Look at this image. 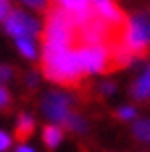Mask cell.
I'll use <instances>...</instances> for the list:
<instances>
[{"instance_id":"cell-1","label":"cell","mask_w":150,"mask_h":152,"mask_svg":"<svg viewBox=\"0 0 150 152\" xmlns=\"http://www.w3.org/2000/svg\"><path fill=\"white\" fill-rule=\"evenodd\" d=\"M42 70L56 84H78L84 76L76 46H42Z\"/></svg>"},{"instance_id":"cell-2","label":"cell","mask_w":150,"mask_h":152,"mask_svg":"<svg viewBox=\"0 0 150 152\" xmlns=\"http://www.w3.org/2000/svg\"><path fill=\"white\" fill-rule=\"evenodd\" d=\"M78 30L74 28L70 12L54 6L46 14L44 44L46 46H78Z\"/></svg>"},{"instance_id":"cell-3","label":"cell","mask_w":150,"mask_h":152,"mask_svg":"<svg viewBox=\"0 0 150 152\" xmlns=\"http://www.w3.org/2000/svg\"><path fill=\"white\" fill-rule=\"evenodd\" d=\"M120 40L134 54H144L150 48V16L140 12L124 20Z\"/></svg>"},{"instance_id":"cell-4","label":"cell","mask_w":150,"mask_h":152,"mask_svg":"<svg viewBox=\"0 0 150 152\" xmlns=\"http://www.w3.org/2000/svg\"><path fill=\"white\" fill-rule=\"evenodd\" d=\"M78 48V58L82 64L84 74H100V72H110V42L108 44H92V46H76Z\"/></svg>"},{"instance_id":"cell-5","label":"cell","mask_w":150,"mask_h":152,"mask_svg":"<svg viewBox=\"0 0 150 152\" xmlns=\"http://www.w3.org/2000/svg\"><path fill=\"white\" fill-rule=\"evenodd\" d=\"M118 30L112 24H108L104 18L94 16L86 26L78 30V46H92V44H108L116 38Z\"/></svg>"},{"instance_id":"cell-6","label":"cell","mask_w":150,"mask_h":152,"mask_svg":"<svg viewBox=\"0 0 150 152\" xmlns=\"http://www.w3.org/2000/svg\"><path fill=\"white\" fill-rule=\"evenodd\" d=\"M4 30L10 34L12 38H22V36H38L40 32V24H38L36 18H32L30 14L18 10V8H12V12L6 16L4 20Z\"/></svg>"},{"instance_id":"cell-7","label":"cell","mask_w":150,"mask_h":152,"mask_svg":"<svg viewBox=\"0 0 150 152\" xmlns=\"http://www.w3.org/2000/svg\"><path fill=\"white\" fill-rule=\"evenodd\" d=\"M70 106H72V98L62 92H48L42 102V110L52 124H62L66 120V116L70 114Z\"/></svg>"},{"instance_id":"cell-8","label":"cell","mask_w":150,"mask_h":152,"mask_svg":"<svg viewBox=\"0 0 150 152\" xmlns=\"http://www.w3.org/2000/svg\"><path fill=\"white\" fill-rule=\"evenodd\" d=\"M90 4L94 8V12H96L100 18H104L108 24H112L116 30L122 28V24H124L126 18L122 14V10L114 4V0H90Z\"/></svg>"},{"instance_id":"cell-9","label":"cell","mask_w":150,"mask_h":152,"mask_svg":"<svg viewBox=\"0 0 150 152\" xmlns=\"http://www.w3.org/2000/svg\"><path fill=\"white\" fill-rule=\"evenodd\" d=\"M34 132V118L30 114H20L18 116V122H16V130H14V136L18 142H26Z\"/></svg>"},{"instance_id":"cell-10","label":"cell","mask_w":150,"mask_h":152,"mask_svg":"<svg viewBox=\"0 0 150 152\" xmlns=\"http://www.w3.org/2000/svg\"><path fill=\"white\" fill-rule=\"evenodd\" d=\"M14 40H16L18 52L22 54L24 58H28V60H36L38 58V46L32 36H22V38H14Z\"/></svg>"},{"instance_id":"cell-11","label":"cell","mask_w":150,"mask_h":152,"mask_svg":"<svg viewBox=\"0 0 150 152\" xmlns=\"http://www.w3.org/2000/svg\"><path fill=\"white\" fill-rule=\"evenodd\" d=\"M132 96L136 100H146L150 96V66L142 72V76L138 78L132 86Z\"/></svg>"},{"instance_id":"cell-12","label":"cell","mask_w":150,"mask_h":152,"mask_svg":"<svg viewBox=\"0 0 150 152\" xmlns=\"http://www.w3.org/2000/svg\"><path fill=\"white\" fill-rule=\"evenodd\" d=\"M62 138H64V132H62V128H60L58 124H48L44 128V132H42V140H44V144L50 150L56 148L62 142Z\"/></svg>"},{"instance_id":"cell-13","label":"cell","mask_w":150,"mask_h":152,"mask_svg":"<svg viewBox=\"0 0 150 152\" xmlns=\"http://www.w3.org/2000/svg\"><path fill=\"white\" fill-rule=\"evenodd\" d=\"M56 2V6L62 8V10H66V12H82L86 8H90V0H54Z\"/></svg>"},{"instance_id":"cell-14","label":"cell","mask_w":150,"mask_h":152,"mask_svg":"<svg viewBox=\"0 0 150 152\" xmlns=\"http://www.w3.org/2000/svg\"><path fill=\"white\" fill-rule=\"evenodd\" d=\"M62 124H64V126H66L68 130H72V132H78V134L86 132V128H88V126H86V122H84L82 118L78 116V114H74V112H70V114H68V116H66V120L62 122Z\"/></svg>"},{"instance_id":"cell-15","label":"cell","mask_w":150,"mask_h":152,"mask_svg":"<svg viewBox=\"0 0 150 152\" xmlns=\"http://www.w3.org/2000/svg\"><path fill=\"white\" fill-rule=\"evenodd\" d=\"M132 132L138 140L150 144V120H136L134 126H132Z\"/></svg>"},{"instance_id":"cell-16","label":"cell","mask_w":150,"mask_h":152,"mask_svg":"<svg viewBox=\"0 0 150 152\" xmlns=\"http://www.w3.org/2000/svg\"><path fill=\"white\" fill-rule=\"evenodd\" d=\"M116 116H118L120 120H134L136 118V110L132 106H122L118 112H116Z\"/></svg>"},{"instance_id":"cell-17","label":"cell","mask_w":150,"mask_h":152,"mask_svg":"<svg viewBox=\"0 0 150 152\" xmlns=\"http://www.w3.org/2000/svg\"><path fill=\"white\" fill-rule=\"evenodd\" d=\"M8 106H10V92L4 86H0V112L6 110Z\"/></svg>"},{"instance_id":"cell-18","label":"cell","mask_w":150,"mask_h":152,"mask_svg":"<svg viewBox=\"0 0 150 152\" xmlns=\"http://www.w3.org/2000/svg\"><path fill=\"white\" fill-rule=\"evenodd\" d=\"M12 12V4H10V0H0V22H4L6 20V16Z\"/></svg>"},{"instance_id":"cell-19","label":"cell","mask_w":150,"mask_h":152,"mask_svg":"<svg viewBox=\"0 0 150 152\" xmlns=\"http://www.w3.org/2000/svg\"><path fill=\"white\" fill-rule=\"evenodd\" d=\"M10 144H12V138L8 136L4 130H0V152H6L10 148Z\"/></svg>"},{"instance_id":"cell-20","label":"cell","mask_w":150,"mask_h":152,"mask_svg":"<svg viewBox=\"0 0 150 152\" xmlns=\"http://www.w3.org/2000/svg\"><path fill=\"white\" fill-rule=\"evenodd\" d=\"M10 78H12V68L2 64V66H0V86H2V84H6Z\"/></svg>"},{"instance_id":"cell-21","label":"cell","mask_w":150,"mask_h":152,"mask_svg":"<svg viewBox=\"0 0 150 152\" xmlns=\"http://www.w3.org/2000/svg\"><path fill=\"white\" fill-rule=\"evenodd\" d=\"M20 2L30 8H44L46 6V0H20Z\"/></svg>"},{"instance_id":"cell-22","label":"cell","mask_w":150,"mask_h":152,"mask_svg":"<svg viewBox=\"0 0 150 152\" xmlns=\"http://www.w3.org/2000/svg\"><path fill=\"white\" fill-rule=\"evenodd\" d=\"M100 92H102V94H112L114 92V84L112 82H104L102 86H100Z\"/></svg>"},{"instance_id":"cell-23","label":"cell","mask_w":150,"mask_h":152,"mask_svg":"<svg viewBox=\"0 0 150 152\" xmlns=\"http://www.w3.org/2000/svg\"><path fill=\"white\" fill-rule=\"evenodd\" d=\"M16 152H36L34 148H30V146H26V144H20L18 148H16Z\"/></svg>"},{"instance_id":"cell-24","label":"cell","mask_w":150,"mask_h":152,"mask_svg":"<svg viewBox=\"0 0 150 152\" xmlns=\"http://www.w3.org/2000/svg\"><path fill=\"white\" fill-rule=\"evenodd\" d=\"M28 86H30V88H34V86H36V74H30L28 76Z\"/></svg>"}]
</instances>
